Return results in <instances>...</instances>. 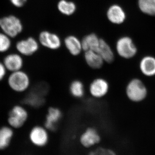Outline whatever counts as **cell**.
I'll return each mask as SVG.
<instances>
[{
	"instance_id": "6da1fadb",
	"label": "cell",
	"mask_w": 155,
	"mask_h": 155,
	"mask_svg": "<svg viewBox=\"0 0 155 155\" xmlns=\"http://www.w3.org/2000/svg\"><path fill=\"white\" fill-rule=\"evenodd\" d=\"M8 85L12 91L17 93L24 92L29 88V75L22 70L11 72L8 79Z\"/></svg>"
},
{
	"instance_id": "7a4b0ae2",
	"label": "cell",
	"mask_w": 155,
	"mask_h": 155,
	"mask_svg": "<svg viewBox=\"0 0 155 155\" xmlns=\"http://www.w3.org/2000/svg\"><path fill=\"white\" fill-rule=\"evenodd\" d=\"M126 94L131 101L140 102L146 98L147 89L141 80L138 78H134L130 80L127 84Z\"/></svg>"
},
{
	"instance_id": "3957f363",
	"label": "cell",
	"mask_w": 155,
	"mask_h": 155,
	"mask_svg": "<svg viewBox=\"0 0 155 155\" xmlns=\"http://www.w3.org/2000/svg\"><path fill=\"white\" fill-rule=\"evenodd\" d=\"M0 27L3 32L10 38L17 36L22 31L23 28L20 20L12 15L0 19Z\"/></svg>"
},
{
	"instance_id": "277c9868",
	"label": "cell",
	"mask_w": 155,
	"mask_h": 155,
	"mask_svg": "<svg viewBox=\"0 0 155 155\" xmlns=\"http://www.w3.org/2000/svg\"><path fill=\"white\" fill-rule=\"evenodd\" d=\"M28 117L27 110L22 106L17 105L13 107L9 112L8 123L11 127L20 128L25 124Z\"/></svg>"
},
{
	"instance_id": "5b68a950",
	"label": "cell",
	"mask_w": 155,
	"mask_h": 155,
	"mask_svg": "<svg viewBox=\"0 0 155 155\" xmlns=\"http://www.w3.org/2000/svg\"><path fill=\"white\" fill-rule=\"evenodd\" d=\"M116 50L120 57L126 59L133 58L137 51L133 41L128 37H123L118 40L116 43Z\"/></svg>"
},
{
	"instance_id": "8992f818",
	"label": "cell",
	"mask_w": 155,
	"mask_h": 155,
	"mask_svg": "<svg viewBox=\"0 0 155 155\" xmlns=\"http://www.w3.org/2000/svg\"><path fill=\"white\" fill-rule=\"evenodd\" d=\"M110 88L109 83L105 79L101 78H96L90 84L89 91L95 98H101L107 94Z\"/></svg>"
},
{
	"instance_id": "52a82bcc",
	"label": "cell",
	"mask_w": 155,
	"mask_h": 155,
	"mask_svg": "<svg viewBox=\"0 0 155 155\" xmlns=\"http://www.w3.org/2000/svg\"><path fill=\"white\" fill-rule=\"evenodd\" d=\"M16 48L20 54L29 56L37 51L39 45L35 39L30 37L18 42L16 45Z\"/></svg>"
},
{
	"instance_id": "ba28073f",
	"label": "cell",
	"mask_w": 155,
	"mask_h": 155,
	"mask_svg": "<svg viewBox=\"0 0 155 155\" xmlns=\"http://www.w3.org/2000/svg\"><path fill=\"white\" fill-rule=\"evenodd\" d=\"M39 41L45 47L51 50H57L61 46L60 38L55 34L43 31L39 35Z\"/></svg>"
},
{
	"instance_id": "9c48e42d",
	"label": "cell",
	"mask_w": 155,
	"mask_h": 155,
	"mask_svg": "<svg viewBox=\"0 0 155 155\" xmlns=\"http://www.w3.org/2000/svg\"><path fill=\"white\" fill-rule=\"evenodd\" d=\"M3 63L7 70L11 72L22 70L24 64L22 56L15 53L6 56Z\"/></svg>"
},
{
	"instance_id": "30bf717a",
	"label": "cell",
	"mask_w": 155,
	"mask_h": 155,
	"mask_svg": "<svg viewBox=\"0 0 155 155\" xmlns=\"http://www.w3.org/2000/svg\"><path fill=\"white\" fill-rule=\"evenodd\" d=\"M62 112L58 108L51 107L48 109L46 116L45 127L51 131L56 129L58 122L62 118Z\"/></svg>"
},
{
	"instance_id": "8fae6325",
	"label": "cell",
	"mask_w": 155,
	"mask_h": 155,
	"mask_svg": "<svg viewBox=\"0 0 155 155\" xmlns=\"http://www.w3.org/2000/svg\"><path fill=\"white\" fill-rule=\"evenodd\" d=\"M30 139L34 144L42 146L47 143L48 134L46 130L41 126H35L31 130Z\"/></svg>"
},
{
	"instance_id": "7c38bea8",
	"label": "cell",
	"mask_w": 155,
	"mask_h": 155,
	"mask_svg": "<svg viewBox=\"0 0 155 155\" xmlns=\"http://www.w3.org/2000/svg\"><path fill=\"white\" fill-rule=\"evenodd\" d=\"M107 17L110 22L115 24H122L125 21L126 14L121 6L113 5L108 9Z\"/></svg>"
},
{
	"instance_id": "4fadbf2b",
	"label": "cell",
	"mask_w": 155,
	"mask_h": 155,
	"mask_svg": "<svg viewBox=\"0 0 155 155\" xmlns=\"http://www.w3.org/2000/svg\"><path fill=\"white\" fill-rule=\"evenodd\" d=\"M140 69L141 73L147 77L155 75V58L147 56L142 58L140 62Z\"/></svg>"
},
{
	"instance_id": "5bb4252c",
	"label": "cell",
	"mask_w": 155,
	"mask_h": 155,
	"mask_svg": "<svg viewBox=\"0 0 155 155\" xmlns=\"http://www.w3.org/2000/svg\"><path fill=\"white\" fill-rule=\"evenodd\" d=\"M84 58L87 64L92 69H101L104 63L99 54L95 51L89 50L85 51Z\"/></svg>"
},
{
	"instance_id": "9a60e30c",
	"label": "cell",
	"mask_w": 155,
	"mask_h": 155,
	"mask_svg": "<svg viewBox=\"0 0 155 155\" xmlns=\"http://www.w3.org/2000/svg\"><path fill=\"white\" fill-rule=\"evenodd\" d=\"M80 141L84 146L88 147L98 143L100 141V137L94 128L89 127L82 134Z\"/></svg>"
},
{
	"instance_id": "2e32d148",
	"label": "cell",
	"mask_w": 155,
	"mask_h": 155,
	"mask_svg": "<svg viewBox=\"0 0 155 155\" xmlns=\"http://www.w3.org/2000/svg\"><path fill=\"white\" fill-rule=\"evenodd\" d=\"M65 46L69 52L73 56L78 55L82 51L81 41L76 37L70 35L64 40Z\"/></svg>"
},
{
	"instance_id": "e0dca14e",
	"label": "cell",
	"mask_w": 155,
	"mask_h": 155,
	"mask_svg": "<svg viewBox=\"0 0 155 155\" xmlns=\"http://www.w3.org/2000/svg\"><path fill=\"white\" fill-rule=\"evenodd\" d=\"M104 62L110 64L114 60V54L110 46L104 39H100V43L97 51Z\"/></svg>"
},
{
	"instance_id": "ac0fdd59",
	"label": "cell",
	"mask_w": 155,
	"mask_h": 155,
	"mask_svg": "<svg viewBox=\"0 0 155 155\" xmlns=\"http://www.w3.org/2000/svg\"><path fill=\"white\" fill-rule=\"evenodd\" d=\"M100 39L94 33L84 37L81 41L82 50L84 51L91 50L97 52L99 46Z\"/></svg>"
},
{
	"instance_id": "d6986e66",
	"label": "cell",
	"mask_w": 155,
	"mask_h": 155,
	"mask_svg": "<svg viewBox=\"0 0 155 155\" xmlns=\"http://www.w3.org/2000/svg\"><path fill=\"white\" fill-rule=\"evenodd\" d=\"M13 134L11 127L4 126L0 127V150L6 148L9 145Z\"/></svg>"
},
{
	"instance_id": "ffe728a7",
	"label": "cell",
	"mask_w": 155,
	"mask_h": 155,
	"mask_svg": "<svg viewBox=\"0 0 155 155\" xmlns=\"http://www.w3.org/2000/svg\"><path fill=\"white\" fill-rule=\"evenodd\" d=\"M24 103L26 104L34 107H37L41 106L43 103V99L41 94L39 92L34 91L31 92L27 95L23 100Z\"/></svg>"
},
{
	"instance_id": "44dd1931",
	"label": "cell",
	"mask_w": 155,
	"mask_h": 155,
	"mask_svg": "<svg viewBox=\"0 0 155 155\" xmlns=\"http://www.w3.org/2000/svg\"><path fill=\"white\" fill-rule=\"evenodd\" d=\"M69 91L72 96L76 98H81L85 93L84 85L80 81H73L69 86Z\"/></svg>"
},
{
	"instance_id": "7402d4cb",
	"label": "cell",
	"mask_w": 155,
	"mask_h": 155,
	"mask_svg": "<svg viewBox=\"0 0 155 155\" xmlns=\"http://www.w3.org/2000/svg\"><path fill=\"white\" fill-rule=\"evenodd\" d=\"M139 8L145 14L155 16V0H138Z\"/></svg>"
},
{
	"instance_id": "603a6c76",
	"label": "cell",
	"mask_w": 155,
	"mask_h": 155,
	"mask_svg": "<svg viewBox=\"0 0 155 155\" xmlns=\"http://www.w3.org/2000/svg\"><path fill=\"white\" fill-rule=\"evenodd\" d=\"M58 8L62 14L67 16H70L74 14L76 9L75 3L66 0L60 1L58 3Z\"/></svg>"
},
{
	"instance_id": "cb8c5ba5",
	"label": "cell",
	"mask_w": 155,
	"mask_h": 155,
	"mask_svg": "<svg viewBox=\"0 0 155 155\" xmlns=\"http://www.w3.org/2000/svg\"><path fill=\"white\" fill-rule=\"evenodd\" d=\"M10 37L5 34L0 33V53H5L8 51L11 47Z\"/></svg>"
},
{
	"instance_id": "d4e9b609",
	"label": "cell",
	"mask_w": 155,
	"mask_h": 155,
	"mask_svg": "<svg viewBox=\"0 0 155 155\" xmlns=\"http://www.w3.org/2000/svg\"><path fill=\"white\" fill-rule=\"evenodd\" d=\"M89 155H116L115 153L110 150L99 148L94 151L90 153Z\"/></svg>"
},
{
	"instance_id": "484cf974",
	"label": "cell",
	"mask_w": 155,
	"mask_h": 155,
	"mask_svg": "<svg viewBox=\"0 0 155 155\" xmlns=\"http://www.w3.org/2000/svg\"><path fill=\"white\" fill-rule=\"evenodd\" d=\"M7 69L3 63L0 62V81H2L6 76Z\"/></svg>"
},
{
	"instance_id": "4316f807",
	"label": "cell",
	"mask_w": 155,
	"mask_h": 155,
	"mask_svg": "<svg viewBox=\"0 0 155 155\" xmlns=\"http://www.w3.org/2000/svg\"><path fill=\"white\" fill-rule=\"evenodd\" d=\"M10 1L15 7L21 8L25 5L27 0H10Z\"/></svg>"
}]
</instances>
